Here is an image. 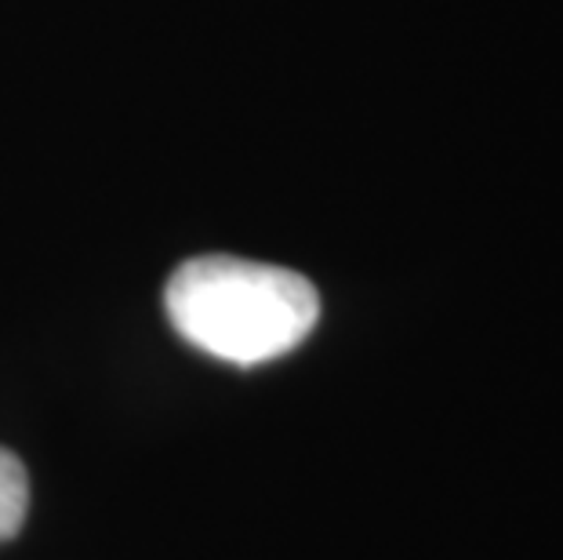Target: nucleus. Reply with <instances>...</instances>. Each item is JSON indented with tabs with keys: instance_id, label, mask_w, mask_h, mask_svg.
I'll list each match as a JSON object with an SVG mask.
<instances>
[{
	"instance_id": "nucleus-1",
	"label": "nucleus",
	"mask_w": 563,
	"mask_h": 560,
	"mask_svg": "<svg viewBox=\"0 0 563 560\" xmlns=\"http://www.w3.org/2000/svg\"><path fill=\"white\" fill-rule=\"evenodd\" d=\"M172 328L200 353L255 367L317 328L320 295L302 273L236 255L186 259L164 288Z\"/></svg>"
},
{
	"instance_id": "nucleus-2",
	"label": "nucleus",
	"mask_w": 563,
	"mask_h": 560,
	"mask_svg": "<svg viewBox=\"0 0 563 560\" xmlns=\"http://www.w3.org/2000/svg\"><path fill=\"white\" fill-rule=\"evenodd\" d=\"M30 514V476L19 455L0 448V542L15 539Z\"/></svg>"
}]
</instances>
